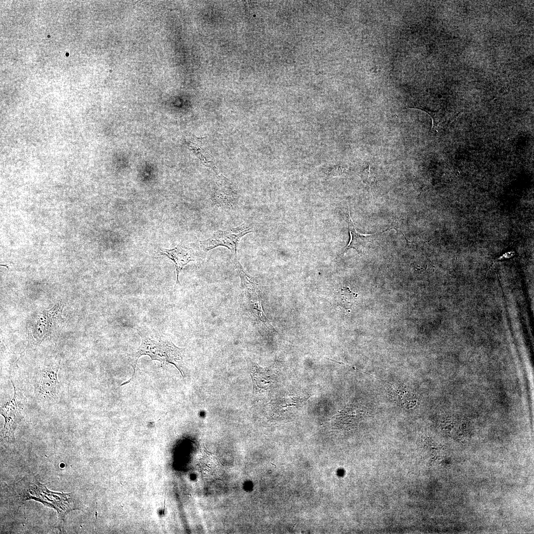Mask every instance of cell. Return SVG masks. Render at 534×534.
Instances as JSON below:
<instances>
[{"label":"cell","mask_w":534,"mask_h":534,"mask_svg":"<svg viewBox=\"0 0 534 534\" xmlns=\"http://www.w3.org/2000/svg\"><path fill=\"white\" fill-rule=\"evenodd\" d=\"M137 330L141 339L140 345L135 351L128 356L129 363L134 370L132 378L123 383L122 386L129 383L133 379L138 359L143 355H147L152 360L159 361L162 364H173L184 377L181 367L183 364L184 349L176 346L170 337L154 329L140 326Z\"/></svg>","instance_id":"obj_1"},{"label":"cell","mask_w":534,"mask_h":534,"mask_svg":"<svg viewBox=\"0 0 534 534\" xmlns=\"http://www.w3.org/2000/svg\"><path fill=\"white\" fill-rule=\"evenodd\" d=\"M25 477L13 486L17 496L24 501L34 499L44 505L54 508L57 512L58 528L63 529L64 518L70 511L77 509L73 499V493H64L51 491L33 477Z\"/></svg>","instance_id":"obj_2"},{"label":"cell","mask_w":534,"mask_h":534,"mask_svg":"<svg viewBox=\"0 0 534 534\" xmlns=\"http://www.w3.org/2000/svg\"><path fill=\"white\" fill-rule=\"evenodd\" d=\"M241 281V287L247 308L251 314L271 331H275L263 311L256 279L244 271L237 258H233Z\"/></svg>","instance_id":"obj_3"},{"label":"cell","mask_w":534,"mask_h":534,"mask_svg":"<svg viewBox=\"0 0 534 534\" xmlns=\"http://www.w3.org/2000/svg\"><path fill=\"white\" fill-rule=\"evenodd\" d=\"M252 231V227L245 222L236 227L224 230L219 229L209 238L200 241V248L207 253L216 247L223 246L230 250L233 258H237V247L240 240Z\"/></svg>","instance_id":"obj_4"},{"label":"cell","mask_w":534,"mask_h":534,"mask_svg":"<svg viewBox=\"0 0 534 534\" xmlns=\"http://www.w3.org/2000/svg\"><path fill=\"white\" fill-rule=\"evenodd\" d=\"M12 385L14 391L13 397L0 409L1 414L5 419L4 426L1 432V440H6L10 443L15 441V430L22 419L21 411L23 404L22 394L16 390L13 383Z\"/></svg>","instance_id":"obj_5"},{"label":"cell","mask_w":534,"mask_h":534,"mask_svg":"<svg viewBox=\"0 0 534 534\" xmlns=\"http://www.w3.org/2000/svg\"><path fill=\"white\" fill-rule=\"evenodd\" d=\"M238 198V193L230 180L222 174L218 175L211 194L213 204L222 209L232 210L236 207Z\"/></svg>","instance_id":"obj_6"},{"label":"cell","mask_w":534,"mask_h":534,"mask_svg":"<svg viewBox=\"0 0 534 534\" xmlns=\"http://www.w3.org/2000/svg\"><path fill=\"white\" fill-rule=\"evenodd\" d=\"M60 362L44 366L38 372L37 375V387L38 392L44 396L53 397L56 393L59 384L57 373Z\"/></svg>","instance_id":"obj_7"},{"label":"cell","mask_w":534,"mask_h":534,"mask_svg":"<svg viewBox=\"0 0 534 534\" xmlns=\"http://www.w3.org/2000/svg\"><path fill=\"white\" fill-rule=\"evenodd\" d=\"M160 254L166 256L172 260L176 270V285H180L179 274L184 267L189 262L195 260L194 252L190 248L177 246L171 249L161 250Z\"/></svg>","instance_id":"obj_8"},{"label":"cell","mask_w":534,"mask_h":534,"mask_svg":"<svg viewBox=\"0 0 534 534\" xmlns=\"http://www.w3.org/2000/svg\"><path fill=\"white\" fill-rule=\"evenodd\" d=\"M253 383L254 391L265 389L272 382L268 368H263L250 359H247Z\"/></svg>","instance_id":"obj_9"},{"label":"cell","mask_w":534,"mask_h":534,"mask_svg":"<svg viewBox=\"0 0 534 534\" xmlns=\"http://www.w3.org/2000/svg\"><path fill=\"white\" fill-rule=\"evenodd\" d=\"M349 213V217H348L347 222L350 235V240L348 245L345 248L343 252L338 256V258L344 254L351 248L355 249L358 253L361 255L362 250L366 244L369 242L371 239L373 238V236L376 234V233H374L371 235H364L357 231L356 230L354 224L352 222Z\"/></svg>","instance_id":"obj_10"},{"label":"cell","mask_w":534,"mask_h":534,"mask_svg":"<svg viewBox=\"0 0 534 534\" xmlns=\"http://www.w3.org/2000/svg\"><path fill=\"white\" fill-rule=\"evenodd\" d=\"M188 144L193 151L195 152L198 157L202 161V163L204 164V165L210 167L215 170L214 165H213V163L209 161V159L210 160L209 157L210 154L207 153L206 149H204V147L202 145L199 146L198 139L197 138L192 141H189Z\"/></svg>","instance_id":"obj_11"},{"label":"cell","mask_w":534,"mask_h":534,"mask_svg":"<svg viewBox=\"0 0 534 534\" xmlns=\"http://www.w3.org/2000/svg\"><path fill=\"white\" fill-rule=\"evenodd\" d=\"M362 178L364 182L368 185H371L374 181L375 177L374 174L370 172V166L364 170L362 173Z\"/></svg>","instance_id":"obj_12"}]
</instances>
